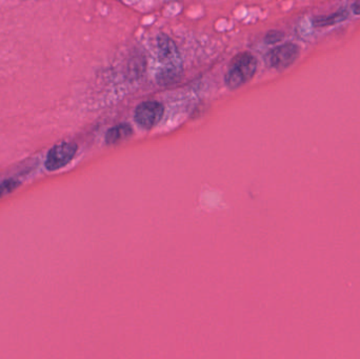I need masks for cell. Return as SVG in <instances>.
I'll return each instance as SVG.
<instances>
[{
  "label": "cell",
  "mask_w": 360,
  "mask_h": 359,
  "mask_svg": "<svg viewBox=\"0 0 360 359\" xmlns=\"http://www.w3.org/2000/svg\"><path fill=\"white\" fill-rule=\"evenodd\" d=\"M299 56V48L292 42L281 45L273 49L268 55L270 66L276 70H285L292 66Z\"/></svg>",
  "instance_id": "5b68a950"
},
{
  "label": "cell",
  "mask_w": 360,
  "mask_h": 359,
  "mask_svg": "<svg viewBox=\"0 0 360 359\" xmlns=\"http://www.w3.org/2000/svg\"><path fill=\"white\" fill-rule=\"evenodd\" d=\"M132 127L127 123H121V125L113 127L107 131L105 134V143L107 145H115V143H120L125 139L129 138L132 135Z\"/></svg>",
  "instance_id": "8992f818"
},
{
  "label": "cell",
  "mask_w": 360,
  "mask_h": 359,
  "mask_svg": "<svg viewBox=\"0 0 360 359\" xmlns=\"http://www.w3.org/2000/svg\"><path fill=\"white\" fill-rule=\"evenodd\" d=\"M77 152V145L74 143H62L53 147L46 160V168L49 171H56L64 168L73 160Z\"/></svg>",
  "instance_id": "277c9868"
},
{
  "label": "cell",
  "mask_w": 360,
  "mask_h": 359,
  "mask_svg": "<svg viewBox=\"0 0 360 359\" xmlns=\"http://www.w3.org/2000/svg\"><path fill=\"white\" fill-rule=\"evenodd\" d=\"M353 11L356 15H360V0H358L357 3L354 5Z\"/></svg>",
  "instance_id": "30bf717a"
},
{
  "label": "cell",
  "mask_w": 360,
  "mask_h": 359,
  "mask_svg": "<svg viewBox=\"0 0 360 359\" xmlns=\"http://www.w3.org/2000/svg\"><path fill=\"white\" fill-rule=\"evenodd\" d=\"M164 114V108L158 101H144L136 108L134 119L144 129H152L155 127Z\"/></svg>",
  "instance_id": "3957f363"
},
{
  "label": "cell",
  "mask_w": 360,
  "mask_h": 359,
  "mask_svg": "<svg viewBox=\"0 0 360 359\" xmlns=\"http://www.w3.org/2000/svg\"><path fill=\"white\" fill-rule=\"evenodd\" d=\"M18 186L19 182L14 180H5L3 184H0V197L11 193V192L16 189Z\"/></svg>",
  "instance_id": "ba28073f"
},
{
  "label": "cell",
  "mask_w": 360,
  "mask_h": 359,
  "mask_svg": "<svg viewBox=\"0 0 360 359\" xmlns=\"http://www.w3.org/2000/svg\"><path fill=\"white\" fill-rule=\"evenodd\" d=\"M283 33L279 31H271L266 36V42L269 45L277 44L279 41L283 40Z\"/></svg>",
  "instance_id": "9c48e42d"
},
{
  "label": "cell",
  "mask_w": 360,
  "mask_h": 359,
  "mask_svg": "<svg viewBox=\"0 0 360 359\" xmlns=\"http://www.w3.org/2000/svg\"><path fill=\"white\" fill-rule=\"evenodd\" d=\"M158 60L160 70L157 73L158 84L162 86L173 84L183 74V64L174 41L162 34L157 38Z\"/></svg>",
  "instance_id": "6da1fadb"
},
{
  "label": "cell",
  "mask_w": 360,
  "mask_h": 359,
  "mask_svg": "<svg viewBox=\"0 0 360 359\" xmlns=\"http://www.w3.org/2000/svg\"><path fill=\"white\" fill-rule=\"evenodd\" d=\"M348 17H349V12L347 10H342V11L336 12V13L326 15V16L316 17L313 21V25L316 27H330V25H336V23L346 21Z\"/></svg>",
  "instance_id": "52a82bcc"
},
{
  "label": "cell",
  "mask_w": 360,
  "mask_h": 359,
  "mask_svg": "<svg viewBox=\"0 0 360 359\" xmlns=\"http://www.w3.org/2000/svg\"><path fill=\"white\" fill-rule=\"evenodd\" d=\"M257 70V60L253 55L246 52L233 60L226 75V84L229 89L235 90L252 79Z\"/></svg>",
  "instance_id": "7a4b0ae2"
}]
</instances>
